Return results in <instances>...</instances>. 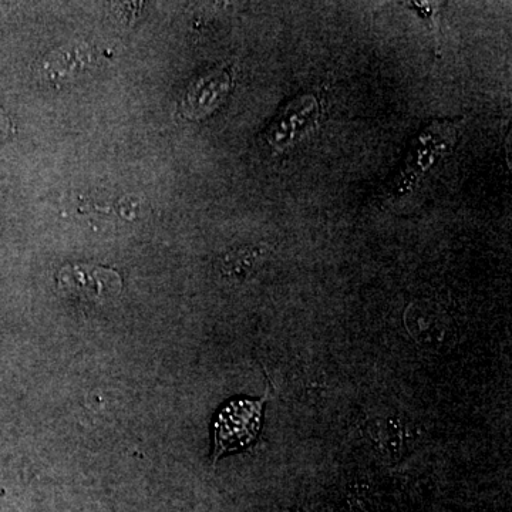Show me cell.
<instances>
[{
  "mask_svg": "<svg viewBox=\"0 0 512 512\" xmlns=\"http://www.w3.org/2000/svg\"><path fill=\"white\" fill-rule=\"evenodd\" d=\"M89 63V52L84 47H66L47 57L40 73L52 82H69L80 76Z\"/></svg>",
  "mask_w": 512,
  "mask_h": 512,
  "instance_id": "8992f818",
  "label": "cell"
},
{
  "mask_svg": "<svg viewBox=\"0 0 512 512\" xmlns=\"http://www.w3.org/2000/svg\"><path fill=\"white\" fill-rule=\"evenodd\" d=\"M320 106L313 96H303L293 100L266 130L269 146L284 148L302 136L318 120Z\"/></svg>",
  "mask_w": 512,
  "mask_h": 512,
  "instance_id": "3957f363",
  "label": "cell"
},
{
  "mask_svg": "<svg viewBox=\"0 0 512 512\" xmlns=\"http://www.w3.org/2000/svg\"><path fill=\"white\" fill-rule=\"evenodd\" d=\"M256 258H258V252L255 249H244V251L229 255V258L225 259V262H227L225 269L229 274H247V272L252 271Z\"/></svg>",
  "mask_w": 512,
  "mask_h": 512,
  "instance_id": "52a82bcc",
  "label": "cell"
},
{
  "mask_svg": "<svg viewBox=\"0 0 512 512\" xmlns=\"http://www.w3.org/2000/svg\"><path fill=\"white\" fill-rule=\"evenodd\" d=\"M231 84L232 73L225 69L198 79L185 93L181 106L184 116L188 119H200L210 114L220 106L231 89Z\"/></svg>",
  "mask_w": 512,
  "mask_h": 512,
  "instance_id": "5b68a950",
  "label": "cell"
},
{
  "mask_svg": "<svg viewBox=\"0 0 512 512\" xmlns=\"http://www.w3.org/2000/svg\"><path fill=\"white\" fill-rule=\"evenodd\" d=\"M266 397L239 399L225 404L214 421V454L217 464L228 453H237L258 439Z\"/></svg>",
  "mask_w": 512,
  "mask_h": 512,
  "instance_id": "6da1fadb",
  "label": "cell"
},
{
  "mask_svg": "<svg viewBox=\"0 0 512 512\" xmlns=\"http://www.w3.org/2000/svg\"><path fill=\"white\" fill-rule=\"evenodd\" d=\"M59 286L89 301H104L113 298L121 289L120 275L113 269L101 266H66L59 272Z\"/></svg>",
  "mask_w": 512,
  "mask_h": 512,
  "instance_id": "7a4b0ae2",
  "label": "cell"
},
{
  "mask_svg": "<svg viewBox=\"0 0 512 512\" xmlns=\"http://www.w3.org/2000/svg\"><path fill=\"white\" fill-rule=\"evenodd\" d=\"M13 134V123L10 121L8 114L0 109V140H6Z\"/></svg>",
  "mask_w": 512,
  "mask_h": 512,
  "instance_id": "9c48e42d",
  "label": "cell"
},
{
  "mask_svg": "<svg viewBox=\"0 0 512 512\" xmlns=\"http://www.w3.org/2000/svg\"><path fill=\"white\" fill-rule=\"evenodd\" d=\"M407 316L409 318H413L416 320H424L423 316L420 315L419 309L416 308V306H413V312L410 311L407 313ZM436 320H434L433 315H429V318H427V326H421V328L414 330V335H420V333H426L427 335L431 336L433 335L434 330H436Z\"/></svg>",
  "mask_w": 512,
  "mask_h": 512,
  "instance_id": "ba28073f",
  "label": "cell"
},
{
  "mask_svg": "<svg viewBox=\"0 0 512 512\" xmlns=\"http://www.w3.org/2000/svg\"><path fill=\"white\" fill-rule=\"evenodd\" d=\"M3 6H5V5H0V18H2L3 10H5V8H3Z\"/></svg>",
  "mask_w": 512,
  "mask_h": 512,
  "instance_id": "30bf717a",
  "label": "cell"
},
{
  "mask_svg": "<svg viewBox=\"0 0 512 512\" xmlns=\"http://www.w3.org/2000/svg\"><path fill=\"white\" fill-rule=\"evenodd\" d=\"M454 136V127L451 123L431 124L426 133L421 134L417 144H413V150L406 160V167L403 168L402 185L400 190L406 187V184L414 183L420 175L426 173L430 164L436 160L437 153L446 150L448 141Z\"/></svg>",
  "mask_w": 512,
  "mask_h": 512,
  "instance_id": "277c9868",
  "label": "cell"
}]
</instances>
